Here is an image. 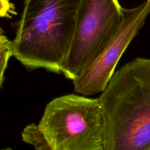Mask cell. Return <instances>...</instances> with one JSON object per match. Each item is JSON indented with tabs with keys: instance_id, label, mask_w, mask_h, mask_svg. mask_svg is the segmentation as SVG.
<instances>
[{
	"instance_id": "ba28073f",
	"label": "cell",
	"mask_w": 150,
	"mask_h": 150,
	"mask_svg": "<svg viewBox=\"0 0 150 150\" xmlns=\"http://www.w3.org/2000/svg\"><path fill=\"white\" fill-rule=\"evenodd\" d=\"M16 14L14 4L9 0H0V18H11Z\"/></svg>"
},
{
	"instance_id": "3957f363",
	"label": "cell",
	"mask_w": 150,
	"mask_h": 150,
	"mask_svg": "<svg viewBox=\"0 0 150 150\" xmlns=\"http://www.w3.org/2000/svg\"><path fill=\"white\" fill-rule=\"evenodd\" d=\"M118 0H83L70 48L61 73L71 81L103 52L122 21Z\"/></svg>"
},
{
	"instance_id": "52a82bcc",
	"label": "cell",
	"mask_w": 150,
	"mask_h": 150,
	"mask_svg": "<svg viewBox=\"0 0 150 150\" xmlns=\"http://www.w3.org/2000/svg\"><path fill=\"white\" fill-rule=\"evenodd\" d=\"M12 56V43L4 35L0 36V88L8 62Z\"/></svg>"
},
{
	"instance_id": "9c48e42d",
	"label": "cell",
	"mask_w": 150,
	"mask_h": 150,
	"mask_svg": "<svg viewBox=\"0 0 150 150\" xmlns=\"http://www.w3.org/2000/svg\"><path fill=\"white\" fill-rule=\"evenodd\" d=\"M3 34H4V30H3V29L0 27V36L2 35Z\"/></svg>"
},
{
	"instance_id": "7a4b0ae2",
	"label": "cell",
	"mask_w": 150,
	"mask_h": 150,
	"mask_svg": "<svg viewBox=\"0 0 150 150\" xmlns=\"http://www.w3.org/2000/svg\"><path fill=\"white\" fill-rule=\"evenodd\" d=\"M51 150H104L99 98L70 94L50 101L38 124Z\"/></svg>"
},
{
	"instance_id": "5b68a950",
	"label": "cell",
	"mask_w": 150,
	"mask_h": 150,
	"mask_svg": "<svg viewBox=\"0 0 150 150\" xmlns=\"http://www.w3.org/2000/svg\"><path fill=\"white\" fill-rule=\"evenodd\" d=\"M83 0H25L18 29L45 45L73 38Z\"/></svg>"
},
{
	"instance_id": "6da1fadb",
	"label": "cell",
	"mask_w": 150,
	"mask_h": 150,
	"mask_svg": "<svg viewBox=\"0 0 150 150\" xmlns=\"http://www.w3.org/2000/svg\"><path fill=\"white\" fill-rule=\"evenodd\" d=\"M101 93L104 150H150V59L125 63Z\"/></svg>"
},
{
	"instance_id": "8992f818",
	"label": "cell",
	"mask_w": 150,
	"mask_h": 150,
	"mask_svg": "<svg viewBox=\"0 0 150 150\" xmlns=\"http://www.w3.org/2000/svg\"><path fill=\"white\" fill-rule=\"evenodd\" d=\"M22 138L24 142L33 145L36 149L51 150L42 131L35 123L28 125L23 129Z\"/></svg>"
},
{
	"instance_id": "277c9868",
	"label": "cell",
	"mask_w": 150,
	"mask_h": 150,
	"mask_svg": "<svg viewBox=\"0 0 150 150\" xmlns=\"http://www.w3.org/2000/svg\"><path fill=\"white\" fill-rule=\"evenodd\" d=\"M121 25L100 55L72 80L74 91L86 96L101 93L131 41L145 24L150 13V0L131 9L122 8Z\"/></svg>"
}]
</instances>
